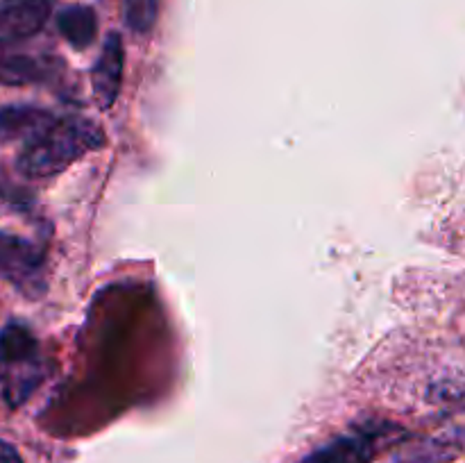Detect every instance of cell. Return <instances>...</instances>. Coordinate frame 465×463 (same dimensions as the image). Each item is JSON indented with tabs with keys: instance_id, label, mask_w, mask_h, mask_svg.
<instances>
[{
	"instance_id": "7",
	"label": "cell",
	"mask_w": 465,
	"mask_h": 463,
	"mask_svg": "<svg viewBox=\"0 0 465 463\" xmlns=\"http://www.w3.org/2000/svg\"><path fill=\"white\" fill-rule=\"evenodd\" d=\"M53 121V113L35 104H7L0 107V143L30 139Z\"/></svg>"
},
{
	"instance_id": "6",
	"label": "cell",
	"mask_w": 465,
	"mask_h": 463,
	"mask_svg": "<svg viewBox=\"0 0 465 463\" xmlns=\"http://www.w3.org/2000/svg\"><path fill=\"white\" fill-rule=\"evenodd\" d=\"M53 3L50 0H0V36L27 39L45 25Z\"/></svg>"
},
{
	"instance_id": "4",
	"label": "cell",
	"mask_w": 465,
	"mask_h": 463,
	"mask_svg": "<svg viewBox=\"0 0 465 463\" xmlns=\"http://www.w3.org/2000/svg\"><path fill=\"white\" fill-rule=\"evenodd\" d=\"M41 266L44 259L30 241L0 232V277L30 293L32 286H39Z\"/></svg>"
},
{
	"instance_id": "3",
	"label": "cell",
	"mask_w": 465,
	"mask_h": 463,
	"mask_svg": "<svg viewBox=\"0 0 465 463\" xmlns=\"http://www.w3.org/2000/svg\"><path fill=\"white\" fill-rule=\"evenodd\" d=\"M395 434H404V431L393 425L363 427L352 434L334 438L325 448L309 454L302 463H371L381 445L395 440Z\"/></svg>"
},
{
	"instance_id": "1",
	"label": "cell",
	"mask_w": 465,
	"mask_h": 463,
	"mask_svg": "<svg viewBox=\"0 0 465 463\" xmlns=\"http://www.w3.org/2000/svg\"><path fill=\"white\" fill-rule=\"evenodd\" d=\"M104 145V130L91 118L66 116L50 121L30 136L18 154V171L30 180H45L66 171L84 154Z\"/></svg>"
},
{
	"instance_id": "5",
	"label": "cell",
	"mask_w": 465,
	"mask_h": 463,
	"mask_svg": "<svg viewBox=\"0 0 465 463\" xmlns=\"http://www.w3.org/2000/svg\"><path fill=\"white\" fill-rule=\"evenodd\" d=\"M123 62H125V53H123L121 34L109 32L107 39H104L103 53H100L98 62L91 71V89H94V98L98 107L112 109L114 103H116L118 94H121Z\"/></svg>"
},
{
	"instance_id": "9",
	"label": "cell",
	"mask_w": 465,
	"mask_h": 463,
	"mask_svg": "<svg viewBox=\"0 0 465 463\" xmlns=\"http://www.w3.org/2000/svg\"><path fill=\"white\" fill-rule=\"evenodd\" d=\"M125 23L134 32H148L157 21V0H123Z\"/></svg>"
},
{
	"instance_id": "8",
	"label": "cell",
	"mask_w": 465,
	"mask_h": 463,
	"mask_svg": "<svg viewBox=\"0 0 465 463\" xmlns=\"http://www.w3.org/2000/svg\"><path fill=\"white\" fill-rule=\"evenodd\" d=\"M57 27L73 48H86L98 34V18H95V12L91 7L73 5V7H66L59 14Z\"/></svg>"
},
{
	"instance_id": "10",
	"label": "cell",
	"mask_w": 465,
	"mask_h": 463,
	"mask_svg": "<svg viewBox=\"0 0 465 463\" xmlns=\"http://www.w3.org/2000/svg\"><path fill=\"white\" fill-rule=\"evenodd\" d=\"M0 463H23L16 449L5 440H0Z\"/></svg>"
},
{
	"instance_id": "2",
	"label": "cell",
	"mask_w": 465,
	"mask_h": 463,
	"mask_svg": "<svg viewBox=\"0 0 465 463\" xmlns=\"http://www.w3.org/2000/svg\"><path fill=\"white\" fill-rule=\"evenodd\" d=\"M45 363L35 334L21 322L0 331V398L16 409L32 398L44 381Z\"/></svg>"
}]
</instances>
